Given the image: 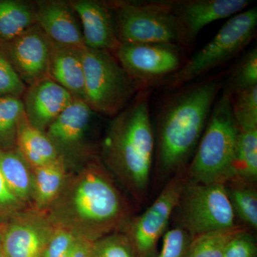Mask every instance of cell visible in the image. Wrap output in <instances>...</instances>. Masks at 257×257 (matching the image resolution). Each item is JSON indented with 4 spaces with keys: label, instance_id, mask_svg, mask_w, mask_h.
<instances>
[{
    "label": "cell",
    "instance_id": "1",
    "mask_svg": "<svg viewBox=\"0 0 257 257\" xmlns=\"http://www.w3.org/2000/svg\"><path fill=\"white\" fill-rule=\"evenodd\" d=\"M46 212L56 226L95 241L124 229L132 208L110 171L95 157L69 175Z\"/></svg>",
    "mask_w": 257,
    "mask_h": 257
},
{
    "label": "cell",
    "instance_id": "2",
    "mask_svg": "<svg viewBox=\"0 0 257 257\" xmlns=\"http://www.w3.org/2000/svg\"><path fill=\"white\" fill-rule=\"evenodd\" d=\"M227 71L175 89L161 103L156 116L157 165L165 175L185 170L207 126Z\"/></svg>",
    "mask_w": 257,
    "mask_h": 257
},
{
    "label": "cell",
    "instance_id": "3",
    "mask_svg": "<svg viewBox=\"0 0 257 257\" xmlns=\"http://www.w3.org/2000/svg\"><path fill=\"white\" fill-rule=\"evenodd\" d=\"M152 92L139 91L112 118L101 147L104 165L139 203L146 199L155 149L150 109Z\"/></svg>",
    "mask_w": 257,
    "mask_h": 257
},
{
    "label": "cell",
    "instance_id": "4",
    "mask_svg": "<svg viewBox=\"0 0 257 257\" xmlns=\"http://www.w3.org/2000/svg\"><path fill=\"white\" fill-rule=\"evenodd\" d=\"M238 134L230 96L221 92L185 170L187 180L202 184H225L231 180Z\"/></svg>",
    "mask_w": 257,
    "mask_h": 257
},
{
    "label": "cell",
    "instance_id": "5",
    "mask_svg": "<svg viewBox=\"0 0 257 257\" xmlns=\"http://www.w3.org/2000/svg\"><path fill=\"white\" fill-rule=\"evenodd\" d=\"M120 44L170 43L192 49L169 0L109 1Z\"/></svg>",
    "mask_w": 257,
    "mask_h": 257
},
{
    "label": "cell",
    "instance_id": "6",
    "mask_svg": "<svg viewBox=\"0 0 257 257\" xmlns=\"http://www.w3.org/2000/svg\"><path fill=\"white\" fill-rule=\"evenodd\" d=\"M256 7L231 17L210 41L159 87L179 89L236 58L256 37Z\"/></svg>",
    "mask_w": 257,
    "mask_h": 257
},
{
    "label": "cell",
    "instance_id": "7",
    "mask_svg": "<svg viewBox=\"0 0 257 257\" xmlns=\"http://www.w3.org/2000/svg\"><path fill=\"white\" fill-rule=\"evenodd\" d=\"M85 102L94 113L114 117L128 105L139 88L112 54L83 47Z\"/></svg>",
    "mask_w": 257,
    "mask_h": 257
},
{
    "label": "cell",
    "instance_id": "8",
    "mask_svg": "<svg viewBox=\"0 0 257 257\" xmlns=\"http://www.w3.org/2000/svg\"><path fill=\"white\" fill-rule=\"evenodd\" d=\"M177 211L178 226L191 237L237 225L224 184L186 181Z\"/></svg>",
    "mask_w": 257,
    "mask_h": 257
},
{
    "label": "cell",
    "instance_id": "9",
    "mask_svg": "<svg viewBox=\"0 0 257 257\" xmlns=\"http://www.w3.org/2000/svg\"><path fill=\"white\" fill-rule=\"evenodd\" d=\"M187 53L175 44H120L113 55L140 91L160 87L183 67Z\"/></svg>",
    "mask_w": 257,
    "mask_h": 257
},
{
    "label": "cell",
    "instance_id": "10",
    "mask_svg": "<svg viewBox=\"0 0 257 257\" xmlns=\"http://www.w3.org/2000/svg\"><path fill=\"white\" fill-rule=\"evenodd\" d=\"M184 171L176 174L167 182L156 200L143 214L132 218L125 225L123 232L130 239L137 257L151 256L159 240L167 231L187 181Z\"/></svg>",
    "mask_w": 257,
    "mask_h": 257
},
{
    "label": "cell",
    "instance_id": "11",
    "mask_svg": "<svg viewBox=\"0 0 257 257\" xmlns=\"http://www.w3.org/2000/svg\"><path fill=\"white\" fill-rule=\"evenodd\" d=\"M55 228L46 211L25 209L0 221V247L6 257H42Z\"/></svg>",
    "mask_w": 257,
    "mask_h": 257
},
{
    "label": "cell",
    "instance_id": "12",
    "mask_svg": "<svg viewBox=\"0 0 257 257\" xmlns=\"http://www.w3.org/2000/svg\"><path fill=\"white\" fill-rule=\"evenodd\" d=\"M94 114L85 101L74 99L45 132L67 165L76 161L85 163L95 157L87 143Z\"/></svg>",
    "mask_w": 257,
    "mask_h": 257
},
{
    "label": "cell",
    "instance_id": "13",
    "mask_svg": "<svg viewBox=\"0 0 257 257\" xmlns=\"http://www.w3.org/2000/svg\"><path fill=\"white\" fill-rule=\"evenodd\" d=\"M52 43L36 24L0 45L17 73L29 87L49 77Z\"/></svg>",
    "mask_w": 257,
    "mask_h": 257
},
{
    "label": "cell",
    "instance_id": "14",
    "mask_svg": "<svg viewBox=\"0 0 257 257\" xmlns=\"http://www.w3.org/2000/svg\"><path fill=\"white\" fill-rule=\"evenodd\" d=\"M169 3L184 29L191 49L203 28L239 14L250 5L248 0H169Z\"/></svg>",
    "mask_w": 257,
    "mask_h": 257
},
{
    "label": "cell",
    "instance_id": "15",
    "mask_svg": "<svg viewBox=\"0 0 257 257\" xmlns=\"http://www.w3.org/2000/svg\"><path fill=\"white\" fill-rule=\"evenodd\" d=\"M69 3L80 22L85 47L114 55L120 43L109 2L71 0Z\"/></svg>",
    "mask_w": 257,
    "mask_h": 257
},
{
    "label": "cell",
    "instance_id": "16",
    "mask_svg": "<svg viewBox=\"0 0 257 257\" xmlns=\"http://www.w3.org/2000/svg\"><path fill=\"white\" fill-rule=\"evenodd\" d=\"M74 99L50 77L29 86L22 97L28 122L44 133Z\"/></svg>",
    "mask_w": 257,
    "mask_h": 257
},
{
    "label": "cell",
    "instance_id": "17",
    "mask_svg": "<svg viewBox=\"0 0 257 257\" xmlns=\"http://www.w3.org/2000/svg\"><path fill=\"white\" fill-rule=\"evenodd\" d=\"M34 3L36 24L51 41L76 49L85 47L80 22L69 1L38 0Z\"/></svg>",
    "mask_w": 257,
    "mask_h": 257
},
{
    "label": "cell",
    "instance_id": "18",
    "mask_svg": "<svg viewBox=\"0 0 257 257\" xmlns=\"http://www.w3.org/2000/svg\"><path fill=\"white\" fill-rule=\"evenodd\" d=\"M80 50L52 42L49 77L68 91L75 99L85 101Z\"/></svg>",
    "mask_w": 257,
    "mask_h": 257
},
{
    "label": "cell",
    "instance_id": "19",
    "mask_svg": "<svg viewBox=\"0 0 257 257\" xmlns=\"http://www.w3.org/2000/svg\"><path fill=\"white\" fill-rule=\"evenodd\" d=\"M65 161L32 169V209L46 211L60 195L69 177Z\"/></svg>",
    "mask_w": 257,
    "mask_h": 257
},
{
    "label": "cell",
    "instance_id": "20",
    "mask_svg": "<svg viewBox=\"0 0 257 257\" xmlns=\"http://www.w3.org/2000/svg\"><path fill=\"white\" fill-rule=\"evenodd\" d=\"M16 150L32 170L49 165L60 158L46 133L32 126L25 116L19 127Z\"/></svg>",
    "mask_w": 257,
    "mask_h": 257
},
{
    "label": "cell",
    "instance_id": "21",
    "mask_svg": "<svg viewBox=\"0 0 257 257\" xmlns=\"http://www.w3.org/2000/svg\"><path fill=\"white\" fill-rule=\"evenodd\" d=\"M0 170L10 191L32 209V169L16 149L0 150Z\"/></svg>",
    "mask_w": 257,
    "mask_h": 257
},
{
    "label": "cell",
    "instance_id": "22",
    "mask_svg": "<svg viewBox=\"0 0 257 257\" xmlns=\"http://www.w3.org/2000/svg\"><path fill=\"white\" fill-rule=\"evenodd\" d=\"M35 25V3L24 0H0V44L13 40Z\"/></svg>",
    "mask_w": 257,
    "mask_h": 257
},
{
    "label": "cell",
    "instance_id": "23",
    "mask_svg": "<svg viewBox=\"0 0 257 257\" xmlns=\"http://www.w3.org/2000/svg\"><path fill=\"white\" fill-rule=\"evenodd\" d=\"M235 216L243 226L256 230L257 228V191L256 184L231 179L224 184Z\"/></svg>",
    "mask_w": 257,
    "mask_h": 257
},
{
    "label": "cell",
    "instance_id": "24",
    "mask_svg": "<svg viewBox=\"0 0 257 257\" xmlns=\"http://www.w3.org/2000/svg\"><path fill=\"white\" fill-rule=\"evenodd\" d=\"M232 179L256 183L257 128L239 130Z\"/></svg>",
    "mask_w": 257,
    "mask_h": 257
},
{
    "label": "cell",
    "instance_id": "25",
    "mask_svg": "<svg viewBox=\"0 0 257 257\" xmlns=\"http://www.w3.org/2000/svg\"><path fill=\"white\" fill-rule=\"evenodd\" d=\"M248 230L237 224L229 229L216 230L192 238L187 257H223L226 246L236 235Z\"/></svg>",
    "mask_w": 257,
    "mask_h": 257
},
{
    "label": "cell",
    "instance_id": "26",
    "mask_svg": "<svg viewBox=\"0 0 257 257\" xmlns=\"http://www.w3.org/2000/svg\"><path fill=\"white\" fill-rule=\"evenodd\" d=\"M25 116L22 98L0 96V150L16 149L19 127Z\"/></svg>",
    "mask_w": 257,
    "mask_h": 257
},
{
    "label": "cell",
    "instance_id": "27",
    "mask_svg": "<svg viewBox=\"0 0 257 257\" xmlns=\"http://www.w3.org/2000/svg\"><path fill=\"white\" fill-rule=\"evenodd\" d=\"M257 85V49L253 47L245 52L227 70L222 92L231 96L242 89Z\"/></svg>",
    "mask_w": 257,
    "mask_h": 257
},
{
    "label": "cell",
    "instance_id": "28",
    "mask_svg": "<svg viewBox=\"0 0 257 257\" xmlns=\"http://www.w3.org/2000/svg\"><path fill=\"white\" fill-rule=\"evenodd\" d=\"M230 101L239 130L257 128V85L234 93Z\"/></svg>",
    "mask_w": 257,
    "mask_h": 257
},
{
    "label": "cell",
    "instance_id": "29",
    "mask_svg": "<svg viewBox=\"0 0 257 257\" xmlns=\"http://www.w3.org/2000/svg\"><path fill=\"white\" fill-rule=\"evenodd\" d=\"M92 257H137L130 239L124 232L116 231L96 240Z\"/></svg>",
    "mask_w": 257,
    "mask_h": 257
},
{
    "label": "cell",
    "instance_id": "30",
    "mask_svg": "<svg viewBox=\"0 0 257 257\" xmlns=\"http://www.w3.org/2000/svg\"><path fill=\"white\" fill-rule=\"evenodd\" d=\"M27 88L0 45V96L22 98Z\"/></svg>",
    "mask_w": 257,
    "mask_h": 257
},
{
    "label": "cell",
    "instance_id": "31",
    "mask_svg": "<svg viewBox=\"0 0 257 257\" xmlns=\"http://www.w3.org/2000/svg\"><path fill=\"white\" fill-rule=\"evenodd\" d=\"M163 243L155 257H187L192 237L187 231L177 226L167 229L164 234Z\"/></svg>",
    "mask_w": 257,
    "mask_h": 257
},
{
    "label": "cell",
    "instance_id": "32",
    "mask_svg": "<svg viewBox=\"0 0 257 257\" xmlns=\"http://www.w3.org/2000/svg\"><path fill=\"white\" fill-rule=\"evenodd\" d=\"M79 236L62 226H56L42 257H67Z\"/></svg>",
    "mask_w": 257,
    "mask_h": 257
},
{
    "label": "cell",
    "instance_id": "33",
    "mask_svg": "<svg viewBox=\"0 0 257 257\" xmlns=\"http://www.w3.org/2000/svg\"><path fill=\"white\" fill-rule=\"evenodd\" d=\"M256 241L246 230L230 241L223 257H256Z\"/></svg>",
    "mask_w": 257,
    "mask_h": 257
},
{
    "label": "cell",
    "instance_id": "34",
    "mask_svg": "<svg viewBox=\"0 0 257 257\" xmlns=\"http://www.w3.org/2000/svg\"><path fill=\"white\" fill-rule=\"evenodd\" d=\"M27 209L30 208L20 202L10 191L0 170V216L8 217Z\"/></svg>",
    "mask_w": 257,
    "mask_h": 257
},
{
    "label": "cell",
    "instance_id": "35",
    "mask_svg": "<svg viewBox=\"0 0 257 257\" xmlns=\"http://www.w3.org/2000/svg\"><path fill=\"white\" fill-rule=\"evenodd\" d=\"M94 241L79 236L67 257H92Z\"/></svg>",
    "mask_w": 257,
    "mask_h": 257
},
{
    "label": "cell",
    "instance_id": "36",
    "mask_svg": "<svg viewBox=\"0 0 257 257\" xmlns=\"http://www.w3.org/2000/svg\"><path fill=\"white\" fill-rule=\"evenodd\" d=\"M0 257H6L3 253V250H2L1 247H0Z\"/></svg>",
    "mask_w": 257,
    "mask_h": 257
}]
</instances>
